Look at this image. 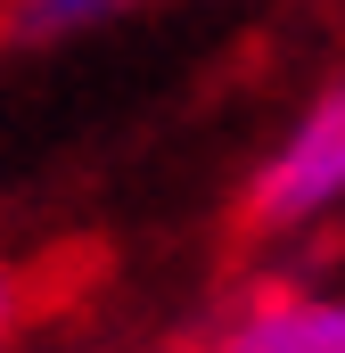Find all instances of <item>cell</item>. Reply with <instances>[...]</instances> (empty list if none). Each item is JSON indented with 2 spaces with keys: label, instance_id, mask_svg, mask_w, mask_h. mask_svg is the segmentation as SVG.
Instances as JSON below:
<instances>
[{
  "label": "cell",
  "instance_id": "6da1fadb",
  "mask_svg": "<svg viewBox=\"0 0 345 353\" xmlns=\"http://www.w3.org/2000/svg\"><path fill=\"white\" fill-rule=\"evenodd\" d=\"M329 222H345V66L279 123V140L255 157L239 189V230L263 247L313 239Z\"/></svg>",
  "mask_w": 345,
  "mask_h": 353
},
{
  "label": "cell",
  "instance_id": "7a4b0ae2",
  "mask_svg": "<svg viewBox=\"0 0 345 353\" xmlns=\"http://www.w3.org/2000/svg\"><path fill=\"white\" fill-rule=\"evenodd\" d=\"M189 353H345V279H263L230 296Z\"/></svg>",
  "mask_w": 345,
  "mask_h": 353
},
{
  "label": "cell",
  "instance_id": "277c9868",
  "mask_svg": "<svg viewBox=\"0 0 345 353\" xmlns=\"http://www.w3.org/2000/svg\"><path fill=\"white\" fill-rule=\"evenodd\" d=\"M25 304H33V288H25V271L0 255V353L17 345V329H25Z\"/></svg>",
  "mask_w": 345,
  "mask_h": 353
},
{
  "label": "cell",
  "instance_id": "5b68a950",
  "mask_svg": "<svg viewBox=\"0 0 345 353\" xmlns=\"http://www.w3.org/2000/svg\"><path fill=\"white\" fill-rule=\"evenodd\" d=\"M8 353H25V345H8Z\"/></svg>",
  "mask_w": 345,
  "mask_h": 353
},
{
  "label": "cell",
  "instance_id": "3957f363",
  "mask_svg": "<svg viewBox=\"0 0 345 353\" xmlns=\"http://www.w3.org/2000/svg\"><path fill=\"white\" fill-rule=\"evenodd\" d=\"M132 8L140 0H0V41L8 50H58V41H83Z\"/></svg>",
  "mask_w": 345,
  "mask_h": 353
}]
</instances>
